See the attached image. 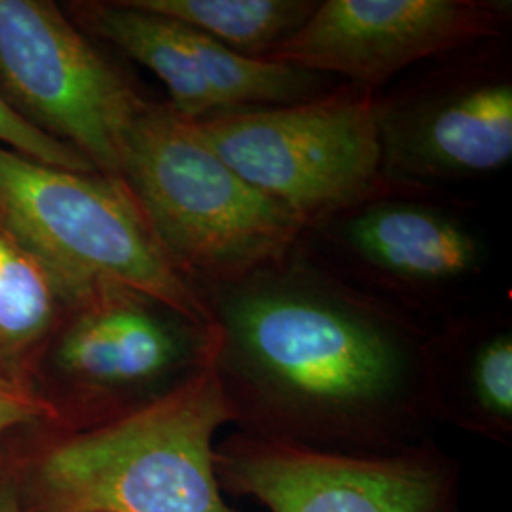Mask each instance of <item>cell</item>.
I'll use <instances>...</instances> for the list:
<instances>
[{
	"label": "cell",
	"mask_w": 512,
	"mask_h": 512,
	"mask_svg": "<svg viewBox=\"0 0 512 512\" xmlns=\"http://www.w3.org/2000/svg\"><path fill=\"white\" fill-rule=\"evenodd\" d=\"M0 512H19L16 497L8 492H0Z\"/></svg>",
	"instance_id": "obj_18"
},
{
	"label": "cell",
	"mask_w": 512,
	"mask_h": 512,
	"mask_svg": "<svg viewBox=\"0 0 512 512\" xmlns=\"http://www.w3.org/2000/svg\"><path fill=\"white\" fill-rule=\"evenodd\" d=\"M73 311L55 363L97 397L145 408L211 366V325L147 294L107 287Z\"/></svg>",
	"instance_id": "obj_12"
},
{
	"label": "cell",
	"mask_w": 512,
	"mask_h": 512,
	"mask_svg": "<svg viewBox=\"0 0 512 512\" xmlns=\"http://www.w3.org/2000/svg\"><path fill=\"white\" fill-rule=\"evenodd\" d=\"M0 80L27 122L116 177L145 99L54 2L0 0Z\"/></svg>",
	"instance_id": "obj_8"
},
{
	"label": "cell",
	"mask_w": 512,
	"mask_h": 512,
	"mask_svg": "<svg viewBox=\"0 0 512 512\" xmlns=\"http://www.w3.org/2000/svg\"><path fill=\"white\" fill-rule=\"evenodd\" d=\"M0 147L25 158L76 173H99L80 152L27 122L18 110L0 97Z\"/></svg>",
	"instance_id": "obj_16"
},
{
	"label": "cell",
	"mask_w": 512,
	"mask_h": 512,
	"mask_svg": "<svg viewBox=\"0 0 512 512\" xmlns=\"http://www.w3.org/2000/svg\"><path fill=\"white\" fill-rule=\"evenodd\" d=\"M215 473L272 512H459L458 467L429 440L355 456L236 433L215 448Z\"/></svg>",
	"instance_id": "obj_9"
},
{
	"label": "cell",
	"mask_w": 512,
	"mask_h": 512,
	"mask_svg": "<svg viewBox=\"0 0 512 512\" xmlns=\"http://www.w3.org/2000/svg\"><path fill=\"white\" fill-rule=\"evenodd\" d=\"M192 126L304 230L357 203L404 192L382 173L376 93L366 88L342 82L317 99L222 112Z\"/></svg>",
	"instance_id": "obj_6"
},
{
	"label": "cell",
	"mask_w": 512,
	"mask_h": 512,
	"mask_svg": "<svg viewBox=\"0 0 512 512\" xmlns=\"http://www.w3.org/2000/svg\"><path fill=\"white\" fill-rule=\"evenodd\" d=\"M48 412L44 401L25 389L18 380L0 374V433L42 418Z\"/></svg>",
	"instance_id": "obj_17"
},
{
	"label": "cell",
	"mask_w": 512,
	"mask_h": 512,
	"mask_svg": "<svg viewBox=\"0 0 512 512\" xmlns=\"http://www.w3.org/2000/svg\"><path fill=\"white\" fill-rule=\"evenodd\" d=\"M230 423L209 368L160 401L65 440L42 465L55 512H234L215 473Z\"/></svg>",
	"instance_id": "obj_4"
},
{
	"label": "cell",
	"mask_w": 512,
	"mask_h": 512,
	"mask_svg": "<svg viewBox=\"0 0 512 512\" xmlns=\"http://www.w3.org/2000/svg\"><path fill=\"white\" fill-rule=\"evenodd\" d=\"M116 179L179 274L200 293L287 255L302 222L245 183L167 103L131 120Z\"/></svg>",
	"instance_id": "obj_2"
},
{
	"label": "cell",
	"mask_w": 512,
	"mask_h": 512,
	"mask_svg": "<svg viewBox=\"0 0 512 512\" xmlns=\"http://www.w3.org/2000/svg\"><path fill=\"white\" fill-rule=\"evenodd\" d=\"M65 306L54 279L0 224V374L14 368L52 329Z\"/></svg>",
	"instance_id": "obj_15"
},
{
	"label": "cell",
	"mask_w": 512,
	"mask_h": 512,
	"mask_svg": "<svg viewBox=\"0 0 512 512\" xmlns=\"http://www.w3.org/2000/svg\"><path fill=\"white\" fill-rule=\"evenodd\" d=\"M135 6L183 21L230 52L270 61L311 18L319 0H131Z\"/></svg>",
	"instance_id": "obj_14"
},
{
	"label": "cell",
	"mask_w": 512,
	"mask_h": 512,
	"mask_svg": "<svg viewBox=\"0 0 512 512\" xmlns=\"http://www.w3.org/2000/svg\"><path fill=\"white\" fill-rule=\"evenodd\" d=\"M200 294L211 370L239 433L355 456L427 442L431 329L349 287L300 243Z\"/></svg>",
	"instance_id": "obj_1"
},
{
	"label": "cell",
	"mask_w": 512,
	"mask_h": 512,
	"mask_svg": "<svg viewBox=\"0 0 512 512\" xmlns=\"http://www.w3.org/2000/svg\"><path fill=\"white\" fill-rule=\"evenodd\" d=\"M0 224L44 266L71 310L120 287L209 323L202 294L171 264L116 177L59 169L0 147Z\"/></svg>",
	"instance_id": "obj_3"
},
{
	"label": "cell",
	"mask_w": 512,
	"mask_h": 512,
	"mask_svg": "<svg viewBox=\"0 0 512 512\" xmlns=\"http://www.w3.org/2000/svg\"><path fill=\"white\" fill-rule=\"evenodd\" d=\"M511 0H323L272 63L382 92L410 67L509 35Z\"/></svg>",
	"instance_id": "obj_10"
},
{
	"label": "cell",
	"mask_w": 512,
	"mask_h": 512,
	"mask_svg": "<svg viewBox=\"0 0 512 512\" xmlns=\"http://www.w3.org/2000/svg\"><path fill=\"white\" fill-rule=\"evenodd\" d=\"M431 420L486 439L512 437V323L507 310L463 311L425 342Z\"/></svg>",
	"instance_id": "obj_13"
},
{
	"label": "cell",
	"mask_w": 512,
	"mask_h": 512,
	"mask_svg": "<svg viewBox=\"0 0 512 512\" xmlns=\"http://www.w3.org/2000/svg\"><path fill=\"white\" fill-rule=\"evenodd\" d=\"M385 181L459 196L512 162L511 37L486 38L418 65L376 93Z\"/></svg>",
	"instance_id": "obj_7"
},
{
	"label": "cell",
	"mask_w": 512,
	"mask_h": 512,
	"mask_svg": "<svg viewBox=\"0 0 512 512\" xmlns=\"http://www.w3.org/2000/svg\"><path fill=\"white\" fill-rule=\"evenodd\" d=\"M76 16L86 31L156 74L169 93L167 105L190 122L294 105L342 84L330 74L241 57L183 21L143 10L131 0L82 2Z\"/></svg>",
	"instance_id": "obj_11"
},
{
	"label": "cell",
	"mask_w": 512,
	"mask_h": 512,
	"mask_svg": "<svg viewBox=\"0 0 512 512\" xmlns=\"http://www.w3.org/2000/svg\"><path fill=\"white\" fill-rule=\"evenodd\" d=\"M461 196L391 192L306 228L300 247L349 287L427 329L463 313L490 245Z\"/></svg>",
	"instance_id": "obj_5"
}]
</instances>
